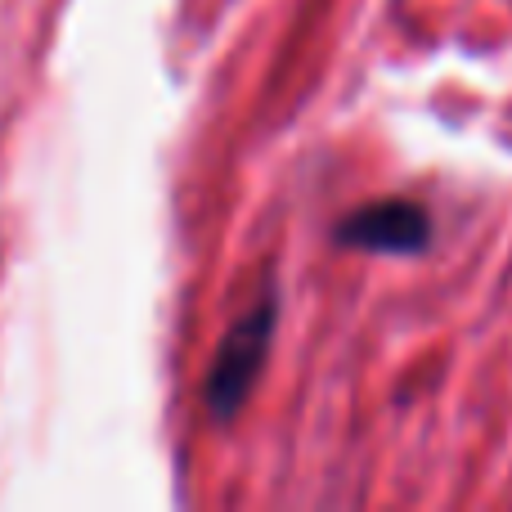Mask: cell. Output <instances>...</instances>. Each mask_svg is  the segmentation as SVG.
<instances>
[{
    "label": "cell",
    "instance_id": "obj_1",
    "mask_svg": "<svg viewBox=\"0 0 512 512\" xmlns=\"http://www.w3.org/2000/svg\"><path fill=\"white\" fill-rule=\"evenodd\" d=\"M274 328H279V288H265L256 297L252 310H243L239 319L230 324V333L221 337L212 355V369L203 378V405L216 423H230L239 418V409L248 405L256 378L265 369V355H270Z\"/></svg>",
    "mask_w": 512,
    "mask_h": 512
},
{
    "label": "cell",
    "instance_id": "obj_2",
    "mask_svg": "<svg viewBox=\"0 0 512 512\" xmlns=\"http://www.w3.org/2000/svg\"><path fill=\"white\" fill-rule=\"evenodd\" d=\"M333 239L355 252L378 256H423L432 248V212L414 198H378L333 225Z\"/></svg>",
    "mask_w": 512,
    "mask_h": 512
}]
</instances>
